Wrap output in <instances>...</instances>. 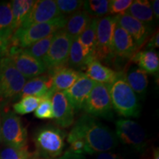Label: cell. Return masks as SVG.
Listing matches in <instances>:
<instances>
[{"instance_id": "obj_18", "label": "cell", "mask_w": 159, "mask_h": 159, "mask_svg": "<svg viewBox=\"0 0 159 159\" xmlns=\"http://www.w3.org/2000/svg\"><path fill=\"white\" fill-rule=\"evenodd\" d=\"M138 49L134 39L128 32L116 23L113 37L114 55L122 58H131L136 54Z\"/></svg>"}, {"instance_id": "obj_9", "label": "cell", "mask_w": 159, "mask_h": 159, "mask_svg": "<svg viewBox=\"0 0 159 159\" xmlns=\"http://www.w3.org/2000/svg\"><path fill=\"white\" fill-rule=\"evenodd\" d=\"M1 140L6 146L16 148L27 146V129L20 117L13 111H7L2 117Z\"/></svg>"}, {"instance_id": "obj_37", "label": "cell", "mask_w": 159, "mask_h": 159, "mask_svg": "<svg viewBox=\"0 0 159 159\" xmlns=\"http://www.w3.org/2000/svg\"><path fill=\"white\" fill-rule=\"evenodd\" d=\"M55 159H85L84 155L75 154L70 151L67 150L63 153L62 156L57 157Z\"/></svg>"}, {"instance_id": "obj_41", "label": "cell", "mask_w": 159, "mask_h": 159, "mask_svg": "<svg viewBox=\"0 0 159 159\" xmlns=\"http://www.w3.org/2000/svg\"><path fill=\"white\" fill-rule=\"evenodd\" d=\"M153 159H159L158 148L155 149L153 151Z\"/></svg>"}, {"instance_id": "obj_12", "label": "cell", "mask_w": 159, "mask_h": 159, "mask_svg": "<svg viewBox=\"0 0 159 159\" xmlns=\"http://www.w3.org/2000/svg\"><path fill=\"white\" fill-rule=\"evenodd\" d=\"M59 16L61 13L54 0H37L19 28H27L36 24L47 22Z\"/></svg>"}, {"instance_id": "obj_31", "label": "cell", "mask_w": 159, "mask_h": 159, "mask_svg": "<svg viewBox=\"0 0 159 159\" xmlns=\"http://www.w3.org/2000/svg\"><path fill=\"white\" fill-rule=\"evenodd\" d=\"M33 155L28 150L27 146L21 148L6 146L0 151V159H32Z\"/></svg>"}, {"instance_id": "obj_28", "label": "cell", "mask_w": 159, "mask_h": 159, "mask_svg": "<svg viewBox=\"0 0 159 159\" xmlns=\"http://www.w3.org/2000/svg\"><path fill=\"white\" fill-rule=\"evenodd\" d=\"M108 0H89L84 1L82 9L91 18H101L106 16L109 13Z\"/></svg>"}, {"instance_id": "obj_38", "label": "cell", "mask_w": 159, "mask_h": 159, "mask_svg": "<svg viewBox=\"0 0 159 159\" xmlns=\"http://www.w3.org/2000/svg\"><path fill=\"white\" fill-rule=\"evenodd\" d=\"M9 48V41H5L0 37V59L7 54Z\"/></svg>"}, {"instance_id": "obj_20", "label": "cell", "mask_w": 159, "mask_h": 159, "mask_svg": "<svg viewBox=\"0 0 159 159\" xmlns=\"http://www.w3.org/2000/svg\"><path fill=\"white\" fill-rule=\"evenodd\" d=\"M126 14L134 17L144 25L152 28L154 24V16L152 13L150 2L148 0H135L129 7Z\"/></svg>"}, {"instance_id": "obj_35", "label": "cell", "mask_w": 159, "mask_h": 159, "mask_svg": "<svg viewBox=\"0 0 159 159\" xmlns=\"http://www.w3.org/2000/svg\"><path fill=\"white\" fill-rule=\"evenodd\" d=\"M69 144V151L73 152L75 154H80L84 155L87 153V148L85 142H83L82 139H75L72 141Z\"/></svg>"}, {"instance_id": "obj_40", "label": "cell", "mask_w": 159, "mask_h": 159, "mask_svg": "<svg viewBox=\"0 0 159 159\" xmlns=\"http://www.w3.org/2000/svg\"><path fill=\"white\" fill-rule=\"evenodd\" d=\"M151 7H152V13L156 18V19L158 20L159 18V1L158 0H153L150 2Z\"/></svg>"}, {"instance_id": "obj_34", "label": "cell", "mask_w": 159, "mask_h": 159, "mask_svg": "<svg viewBox=\"0 0 159 159\" xmlns=\"http://www.w3.org/2000/svg\"><path fill=\"white\" fill-rule=\"evenodd\" d=\"M35 116L41 119H54L51 99H43L35 111Z\"/></svg>"}, {"instance_id": "obj_25", "label": "cell", "mask_w": 159, "mask_h": 159, "mask_svg": "<svg viewBox=\"0 0 159 159\" xmlns=\"http://www.w3.org/2000/svg\"><path fill=\"white\" fill-rule=\"evenodd\" d=\"M13 33L11 2H0V37L10 41Z\"/></svg>"}, {"instance_id": "obj_26", "label": "cell", "mask_w": 159, "mask_h": 159, "mask_svg": "<svg viewBox=\"0 0 159 159\" xmlns=\"http://www.w3.org/2000/svg\"><path fill=\"white\" fill-rule=\"evenodd\" d=\"M34 2L33 0H13L11 2L14 32L22 25Z\"/></svg>"}, {"instance_id": "obj_36", "label": "cell", "mask_w": 159, "mask_h": 159, "mask_svg": "<svg viewBox=\"0 0 159 159\" xmlns=\"http://www.w3.org/2000/svg\"><path fill=\"white\" fill-rule=\"evenodd\" d=\"M159 47V33L158 31L151 37V39L149 41V42L147 44V49L148 50H154V49L158 48Z\"/></svg>"}, {"instance_id": "obj_14", "label": "cell", "mask_w": 159, "mask_h": 159, "mask_svg": "<svg viewBox=\"0 0 159 159\" xmlns=\"http://www.w3.org/2000/svg\"><path fill=\"white\" fill-rule=\"evenodd\" d=\"M53 114L57 126L66 128L74 123L75 111L63 91L55 92L51 97Z\"/></svg>"}, {"instance_id": "obj_42", "label": "cell", "mask_w": 159, "mask_h": 159, "mask_svg": "<svg viewBox=\"0 0 159 159\" xmlns=\"http://www.w3.org/2000/svg\"><path fill=\"white\" fill-rule=\"evenodd\" d=\"M1 123H2V116L0 115V140H1Z\"/></svg>"}, {"instance_id": "obj_13", "label": "cell", "mask_w": 159, "mask_h": 159, "mask_svg": "<svg viewBox=\"0 0 159 159\" xmlns=\"http://www.w3.org/2000/svg\"><path fill=\"white\" fill-rule=\"evenodd\" d=\"M96 83L84 74L72 86L63 91L74 111H79L83 108L85 101Z\"/></svg>"}, {"instance_id": "obj_23", "label": "cell", "mask_w": 159, "mask_h": 159, "mask_svg": "<svg viewBox=\"0 0 159 159\" xmlns=\"http://www.w3.org/2000/svg\"><path fill=\"white\" fill-rule=\"evenodd\" d=\"M124 75L127 83L135 94H137L143 98L148 86V74L139 67L132 66Z\"/></svg>"}, {"instance_id": "obj_33", "label": "cell", "mask_w": 159, "mask_h": 159, "mask_svg": "<svg viewBox=\"0 0 159 159\" xmlns=\"http://www.w3.org/2000/svg\"><path fill=\"white\" fill-rule=\"evenodd\" d=\"M132 2V0H111L109 3V13L114 16L125 14Z\"/></svg>"}, {"instance_id": "obj_24", "label": "cell", "mask_w": 159, "mask_h": 159, "mask_svg": "<svg viewBox=\"0 0 159 159\" xmlns=\"http://www.w3.org/2000/svg\"><path fill=\"white\" fill-rule=\"evenodd\" d=\"M131 59L147 74H156L158 71L159 57L156 51L146 49L137 52Z\"/></svg>"}, {"instance_id": "obj_2", "label": "cell", "mask_w": 159, "mask_h": 159, "mask_svg": "<svg viewBox=\"0 0 159 159\" xmlns=\"http://www.w3.org/2000/svg\"><path fill=\"white\" fill-rule=\"evenodd\" d=\"M67 16L61 15L47 21L27 27L19 28L13 33L9 41V47L26 49L40 40L57 33L65 27Z\"/></svg>"}, {"instance_id": "obj_17", "label": "cell", "mask_w": 159, "mask_h": 159, "mask_svg": "<svg viewBox=\"0 0 159 159\" xmlns=\"http://www.w3.org/2000/svg\"><path fill=\"white\" fill-rule=\"evenodd\" d=\"M52 76V86L51 94L53 95L57 91H64L70 88L77 82L83 73L71 69L68 66L60 67L55 70L48 71Z\"/></svg>"}, {"instance_id": "obj_21", "label": "cell", "mask_w": 159, "mask_h": 159, "mask_svg": "<svg viewBox=\"0 0 159 159\" xmlns=\"http://www.w3.org/2000/svg\"><path fill=\"white\" fill-rule=\"evenodd\" d=\"M92 57L86 51L80 41L79 37L72 39L68 58V66L71 69L80 68L87 66L91 60Z\"/></svg>"}, {"instance_id": "obj_10", "label": "cell", "mask_w": 159, "mask_h": 159, "mask_svg": "<svg viewBox=\"0 0 159 159\" xmlns=\"http://www.w3.org/2000/svg\"><path fill=\"white\" fill-rule=\"evenodd\" d=\"M117 139L137 152H144L148 145L146 133L142 127L135 121L120 119L116 122Z\"/></svg>"}, {"instance_id": "obj_16", "label": "cell", "mask_w": 159, "mask_h": 159, "mask_svg": "<svg viewBox=\"0 0 159 159\" xmlns=\"http://www.w3.org/2000/svg\"><path fill=\"white\" fill-rule=\"evenodd\" d=\"M117 25L122 27L132 37L137 47H140L152 32L151 27L128 14L117 16Z\"/></svg>"}, {"instance_id": "obj_29", "label": "cell", "mask_w": 159, "mask_h": 159, "mask_svg": "<svg viewBox=\"0 0 159 159\" xmlns=\"http://www.w3.org/2000/svg\"><path fill=\"white\" fill-rule=\"evenodd\" d=\"M55 33L40 40V41L33 43V45H31L30 47L23 49L26 52L35 57V58L42 61L43 57L47 54V51L49 50V48L50 47L52 42Z\"/></svg>"}, {"instance_id": "obj_27", "label": "cell", "mask_w": 159, "mask_h": 159, "mask_svg": "<svg viewBox=\"0 0 159 159\" xmlns=\"http://www.w3.org/2000/svg\"><path fill=\"white\" fill-rule=\"evenodd\" d=\"M99 19H97V18H91L86 28L78 36L83 47L86 49V51L93 58H94V55L95 46H96L97 27Z\"/></svg>"}, {"instance_id": "obj_6", "label": "cell", "mask_w": 159, "mask_h": 159, "mask_svg": "<svg viewBox=\"0 0 159 159\" xmlns=\"http://www.w3.org/2000/svg\"><path fill=\"white\" fill-rule=\"evenodd\" d=\"M27 80L7 56L0 59V99H9L21 94Z\"/></svg>"}, {"instance_id": "obj_32", "label": "cell", "mask_w": 159, "mask_h": 159, "mask_svg": "<svg viewBox=\"0 0 159 159\" xmlns=\"http://www.w3.org/2000/svg\"><path fill=\"white\" fill-rule=\"evenodd\" d=\"M61 15H71L82 9L84 1L80 0H57L55 1Z\"/></svg>"}, {"instance_id": "obj_8", "label": "cell", "mask_w": 159, "mask_h": 159, "mask_svg": "<svg viewBox=\"0 0 159 159\" xmlns=\"http://www.w3.org/2000/svg\"><path fill=\"white\" fill-rule=\"evenodd\" d=\"M72 38L63 30L55 34L49 50L42 59L47 71L55 70L60 67L68 66V58Z\"/></svg>"}, {"instance_id": "obj_19", "label": "cell", "mask_w": 159, "mask_h": 159, "mask_svg": "<svg viewBox=\"0 0 159 159\" xmlns=\"http://www.w3.org/2000/svg\"><path fill=\"white\" fill-rule=\"evenodd\" d=\"M120 72L103 65L97 59H93L86 66L85 75L97 83L111 85L119 77Z\"/></svg>"}, {"instance_id": "obj_11", "label": "cell", "mask_w": 159, "mask_h": 159, "mask_svg": "<svg viewBox=\"0 0 159 159\" xmlns=\"http://www.w3.org/2000/svg\"><path fill=\"white\" fill-rule=\"evenodd\" d=\"M6 56L25 78H33L47 71V67L41 60L32 56L23 49L9 47Z\"/></svg>"}, {"instance_id": "obj_22", "label": "cell", "mask_w": 159, "mask_h": 159, "mask_svg": "<svg viewBox=\"0 0 159 159\" xmlns=\"http://www.w3.org/2000/svg\"><path fill=\"white\" fill-rule=\"evenodd\" d=\"M91 17L83 9L67 17V21L63 30L72 38L78 37L86 28Z\"/></svg>"}, {"instance_id": "obj_4", "label": "cell", "mask_w": 159, "mask_h": 159, "mask_svg": "<svg viewBox=\"0 0 159 159\" xmlns=\"http://www.w3.org/2000/svg\"><path fill=\"white\" fill-rule=\"evenodd\" d=\"M65 131L51 125L39 128L34 135L35 152L43 159H55L61 156L65 148Z\"/></svg>"}, {"instance_id": "obj_39", "label": "cell", "mask_w": 159, "mask_h": 159, "mask_svg": "<svg viewBox=\"0 0 159 159\" xmlns=\"http://www.w3.org/2000/svg\"><path fill=\"white\" fill-rule=\"evenodd\" d=\"M96 159H122V158L117 154L113 153V152H105L99 153Z\"/></svg>"}, {"instance_id": "obj_5", "label": "cell", "mask_w": 159, "mask_h": 159, "mask_svg": "<svg viewBox=\"0 0 159 159\" xmlns=\"http://www.w3.org/2000/svg\"><path fill=\"white\" fill-rule=\"evenodd\" d=\"M85 114L93 117L112 119L114 109L111 103L110 85L96 83L83 106Z\"/></svg>"}, {"instance_id": "obj_30", "label": "cell", "mask_w": 159, "mask_h": 159, "mask_svg": "<svg viewBox=\"0 0 159 159\" xmlns=\"http://www.w3.org/2000/svg\"><path fill=\"white\" fill-rule=\"evenodd\" d=\"M43 99L39 97L33 96H27L22 97L21 100L13 105L14 113L19 115H25L35 111L38 108L40 102Z\"/></svg>"}, {"instance_id": "obj_3", "label": "cell", "mask_w": 159, "mask_h": 159, "mask_svg": "<svg viewBox=\"0 0 159 159\" xmlns=\"http://www.w3.org/2000/svg\"><path fill=\"white\" fill-rule=\"evenodd\" d=\"M110 94L113 109L120 116L135 117L140 116L141 106L138 97L127 83L123 73L110 85Z\"/></svg>"}, {"instance_id": "obj_15", "label": "cell", "mask_w": 159, "mask_h": 159, "mask_svg": "<svg viewBox=\"0 0 159 159\" xmlns=\"http://www.w3.org/2000/svg\"><path fill=\"white\" fill-rule=\"evenodd\" d=\"M52 86V76L48 72L45 75L30 79L25 83L20 97L33 96L41 99H51L52 95L51 89Z\"/></svg>"}, {"instance_id": "obj_1", "label": "cell", "mask_w": 159, "mask_h": 159, "mask_svg": "<svg viewBox=\"0 0 159 159\" xmlns=\"http://www.w3.org/2000/svg\"><path fill=\"white\" fill-rule=\"evenodd\" d=\"M75 139L85 142L88 154L108 152L118 145L116 134L110 128L86 114L77 119L67 136L69 143Z\"/></svg>"}, {"instance_id": "obj_7", "label": "cell", "mask_w": 159, "mask_h": 159, "mask_svg": "<svg viewBox=\"0 0 159 159\" xmlns=\"http://www.w3.org/2000/svg\"><path fill=\"white\" fill-rule=\"evenodd\" d=\"M117 16H106L99 19L97 27L96 46L94 57L98 61H108L114 56L113 37Z\"/></svg>"}]
</instances>
